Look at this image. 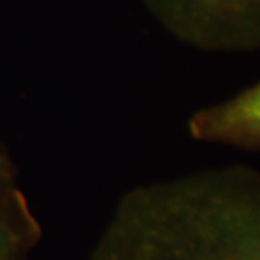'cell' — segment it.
Listing matches in <instances>:
<instances>
[{"mask_svg":"<svg viewBox=\"0 0 260 260\" xmlns=\"http://www.w3.org/2000/svg\"><path fill=\"white\" fill-rule=\"evenodd\" d=\"M191 139L260 153V81L224 102L194 112L186 121Z\"/></svg>","mask_w":260,"mask_h":260,"instance_id":"obj_3","label":"cell"},{"mask_svg":"<svg viewBox=\"0 0 260 260\" xmlns=\"http://www.w3.org/2000/svg\"><path fill=\"white\" fill-rule=\"evenodd\" d=\"M179 44L201 52L260 49V0H140Z\"/></svg>","mask_w":260,"mask_h":260,"instance_id":"obj_2","label":"cell"},{"mask_svg":"<svg viewBox=\"0 0 260 260\" xmlns=\"http://www.w3.org/2000/svg\"><path fill=\"white\" fill-rule=\"evenodd\" d=\"M44 229L20 185L18 165L0 143V260H32Z\"/></svg>","mask_w":260,"mask_h":260,"instance_id":"obj_4","label":"cell"},{"mask_svg":"<svg viewBox=\"0 0 260 260\" xmlns=\"http://www.w3.org/2000/svg\"><path fill=\"white\" fill-rule=\"evenodd\" d=\"M87 260H260V169L233 164L130 188Z\"/></svg>","mask_w":260,"mask_h":260,"instance_id":"obj_1","label":"cell"}]
</instances>
